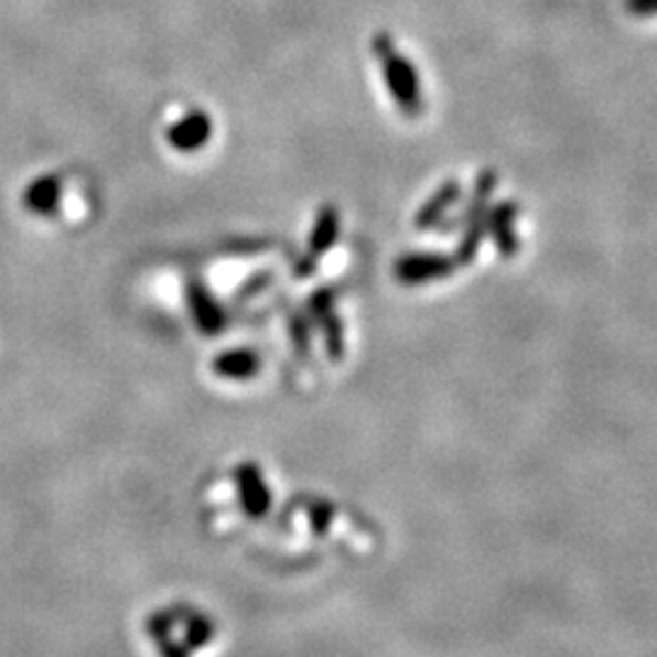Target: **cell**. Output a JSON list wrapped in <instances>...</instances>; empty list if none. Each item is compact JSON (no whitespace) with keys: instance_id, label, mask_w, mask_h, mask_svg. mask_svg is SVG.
I'll list each match as a JSON object with an SVG mask.
<instances>
[{"instance_id":"6","label":"cell","mask_w":657,"mask_h":657,"mask_svg":"<svg viewBox=\"0 0 657 657\" xmlns=\"http://www.w3.org/2000/svg\"><path fill=\"white\" fill-rule=\"evenodd\" d=\"M213 368L222 378H229V380H246L251 378V375L258 373L261 368V363H258V356L254 351H229V354H222L215 358Z\"/></svg>"},{"instance_id":"10","label":"cell","mask_w":657,"mask_h":657,"mask_svg":"<svg viewBox=\"0 0 657 657\" xmlns=\"http://www.w3.org/2000/svg\"><path fill=\"white\" fill-rule=\"evenodd\" d=\"M157 645H159L161 657H187L185 645H179L175 640H171V636L157 640Z\"/></svg>"},{"instance_id":"1","label":"cell","mask_w":657,"mask_h":657,"mask_svg":"<svg viewBox=\"0 0 657 657\" xmlns=\"http://www.w3.org/2000/svg\"><path fill=\"white\" fill-rule=\"evenodd\" d=\"M373 52L380 58L383 74L387 80V88H390L395 103L400 105V110L409 117H417L421 112V84L414 72V66L407 62L402 54L395 52V46L387 34H378L373 40Z\"/></svg>"},{"instance_id":"5","label":"cell","mask_w":657,"mask_h":657,"mask_svg":"<svg viewBox=\"0 0 657 657\" xmlns=\"http://www.w3.org/2000/svg\"><path fill=\"white\" fill-rule=\"evenodd\" d=\"M457 197H461V183L449 181L443 187H439V191L429 197V203L421 207V213L414 219V227L417 229L437 227L439 219L449 213L451 205H455Z\"/></svg>"},{"instance_id":"3","label":"cell","mask_w":657,"mask_h":657,"mask_svg":"<svg viewBox=\"0 0 657 657\" xmlns=\"http://www.w3.org/2000/svg\"><path fill=\"white\" fill-rule=\"evenodd\" d=\"M519 215V207L514 203H502L492 213H485V227L495 237L497 249L504 256H514L519 251V237L514 231V219Z\"/></svg>"},{"instance_id":"7","label":"cell","mask_w":657,"mask_h":657,"mask_svg":"<svg viewBox=\"0 0 657 657\" xmlns=\"http://www.w3.org/2000/svg\"><path fill=\"white\" fill-rule=\"evenodd\" d=\"M215 638V624L207 616H191L185 626V648H203Z\"/></svg>"},{"instance_id":"2","label":"cell","mask_w":657,"mask_h":657,"mask_svg":"<svg viewBox=\"0 0 657 657\" xmlns=\"http://www.w3.org/2000/svg\"><path fill=\"white\" fill-rule=\"evenodd\" d=\"M453 268H455V261L449 256L409 254L397 261L395 276L400 278L405 286H421V283H429V280L451 276Z\"/></svg>"},{"instance_id":"8","label":"cell","mask_w":657,"mask_h":657,"mask_svg":"<svg viewBox=\"0 0 657 657\" xmlns=\"http://www.w3.org/2000/svg\"><path fill=\"white\" fill-rule=\"evenodd\" d=\"M173 626H175V618L166 612H159V614H154L151 616L149 621H147V631H149V636L154 638V640H161V638H166V636H171V631H173Z\"/></svg>"},{"instance_id":"4","label":"cell","mask_w":657,"mask_h":657,"mask_svg":"<svg viewBox=\"0 0 657 657\" xmlns=\"http://www.w3.org/2000/svg\"><path fill=\"white\" fill-rule=\"evenodd\" d=\"M237 475L244 509L249 511L251 519H258V516L266 514L268 507H271V492H268L266 483L254 465H241Z\"/></svg>"},{"instance_id":"9","label":"cell","mask_w":657,"mask_h":657,"mask_svg":"<svg viewBox=\"0 0 657 657\" xmlns=\"http://www.w3.org/2000/svg\"><path fill=\"white\" fill-rule=\"evenodd\" d=\"M626 13L638 15V18H648L657 15V0H624Z\"/></svg>"}]
</instances>
